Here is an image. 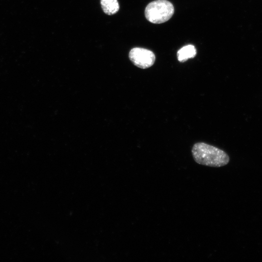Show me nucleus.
<instances>
[{
	"instance_id": "20e7f679",
	"label": "nucleus",
	"mask_w": 262,
	"mask_h": 262,
	"mask_svg": "<svg viewBox=\"0 0 262 262\" xmlns=\"http://www.w3.org/2000/svg\"><path fill=\"white\" fill-rule=\"evenodd\" d=\"M196 54L194 46L188 45L179 49L177 52L178 60L180 62H184L189 58H194Z\"/></svg>"
},
{
	"instance_id": "f03ea898",
	"label": "nucleus",
	"mask_w": 262,
	"mask_h": 262,
	"mask_svg": "<svg viewBox=\"0 0 262 262\" xmlns=\"http://www.w3.org/2000/svg\"><path fill=\"white\" fill-rule=\"evenodd\" d=\"M174 13L173 4L167 0L153 1L147 6L145 10L147 19L154 24H160L168 21Z\"/></svg>"
},
{
	"instance_id": "7ed1b4c3",
	"label": "nucleus",
	"mask_w": 262,
	"mask_h": 262,
	"mask_svg": "<svg viewBox=\"0 0 262 262\" xmlns=\"http://www.w3.org/2000/svg\"><path fill=\"white\" fill-rule=\"evenodd\" d=\"M129 57L135 66L142 69L151 66L156 59L155 55L152 51L142 48L132 49L129 52Z\"/></svg>"
},
{
	"instance_id": "f257e3e1",
	"label": "nucleus",
	"mask_w": 262,
	"mask_h": 262,
	"mask_svg": "<svg viewBox=\"0 0 262 262\" xmlns=\"http://www.w3.org/2000/svg\"><path fill=\"white\" fill-rule=\"evenodd\" d=\"M192 154L196 163L207 166L219 167L229 161V155L224 150L203 142L195 144Z\"/></svg>"
},
{
	"instance_id": "39448f33",
	"label": "nucleus",
	"mask_w": 262,
	"mask_h": 262,
	"mask_svg": "<svg viewBox=\"0 0 262 262\" xmlns=\"http://www.w3.org/2000/svg\"><path fill=\"white\" fill-rule=\"evenodd\" d=\"M100 4L103 12L108 15L116 13L119 9L117 0H100Z\"/></svg>"
}]
</instances>
